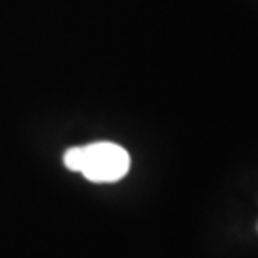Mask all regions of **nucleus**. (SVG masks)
Here are the masks:
<instances>
[{"mask_svg":"<svg viewBox=\"0 0 258 258\" xmlns=\"http://www.w3.org/2000/svg\"><path fill=\"white\" fill-rule=\"evenodd\" d=\"M130 168V155L126 149L111 142H98L81 148V165L83 172L90 182H117L126 176Z\"/></svg>","mask_w":258,"mask_h":258,"instance_id":"nucleus-1","label":"nucleus"}]
</instances>
